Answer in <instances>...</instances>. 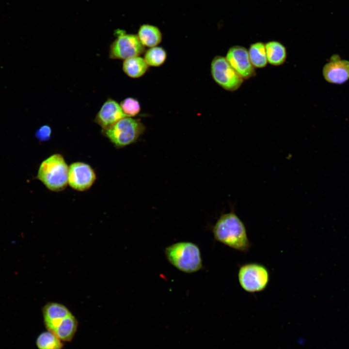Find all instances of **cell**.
<instances>
[{
  "mask_svg": "<svg viewBox=\"0 0 349 349\" xmlns=\"http://www.w3.org/2000/svg\"><path fill=\"white\" fill-rule=\"evenodd\" d=\"M212 233L216 241L236 251L247 253L252 247L245 225L233 207L219 217Z\"/></svg>",
  "mask_w": 349,
  "mask_h": 349,
  "instance_id": "cell-1",
  "label": "cell"
},
{
  "mask_svg": "<svg viewBox=\"0 0 349 349\" xmlns=\"http://www.w3.org/2000/svg\"><path fill=\"white\" fill-rule=\"evenodd\" d=\"M164 254L168 261L179 270L192 273L203 267L201 251L195 243L180 241L167 247Z\"/></svg>",
  "mask_w": 349,
  "mask_h": 349,
  "instance_id": "cell-2",
  "label": "cell"
},
{
  "mask_svg": "<svg viewBox=\"0 0 349 349\" xmlns=\"http://www.w3.org/2000/svg\"><path fill=\"white\" fill-rule=\"evenodd\" d=\"M69 166L63 156L59 153L53 154L40 164L36 178L49 190L60 191L68 185Z\"/></svg>",
  "mask_w": 349,
  "mask_h": 349,
  "instance_id": "cell-3",
  "label": "cell"
},
{
  "mask_svg": "<svg viewBox=\"0 0 349 349\" xmlns=\"http://www.w3.org/2000/svg\"><path fill=\"white\" fill-rule=\"evenodd\" d=\"M145 130L140 120L127 116L102 132L116 147L122 148L135 143Z\"/></svg>",
  "mask_w": 349,
  "mask_h": 349,
  "instance_id": "cell-4",
  "label": "cell"
},
{
  "mask_svg": "<svg viewBox=\"0 0 349 349\" xmlns=\"http://www.w3.org/2000/svg\"><path fill=\"white\" fill-rule=\"evenodd\" d=\"M238 279L243 290L249 293H255L266 289L270 281V274L264 265L250 262L240 266Z\"/></svg>",
  "mask_w": 349,
  "mask_h": 349,
  "instance_id": "cell-5",
  "label": "cell"
},
{
  "mask_svg": "<svg viewBox=\"0 0 349 349\" xmlns=\"http://www.w3.org/2000/svg\"><path fill=\"white\" fill-rule=\"evenodd\" d=\"M115 39L111 44L109 57L111 59L126 60L140 56L145 52V47L137 35L127 34L125 31L117 30Z\"/></svg>",
  "mask_w": 349,
  "mask_h": 349,
  "instance_id": "cell-6",
  "label": "cell"
},
{
  "mask_svg": "<svg viewBox=\"0 0 349 349\" xmlns=\"http://www.w3.org/2000/svg\"><path fill=\"white\" fill-rule=\"evenodd\" d=\"M210 72L214 81L227 91H237L244 81L222 56L217 55L213 58L210 64Z\"/></svg>",
  "mask_w": 349,
  "mask_h": 349,
  "instance_id": "cell-7",
  "label": "cell"
},
{
  "mask_svg": "<svg viewBox=\"0 0 349 349\" xmlns=\"http://www.w3.org/2000/svg\"><path fill=\"white\" fill-rule=\"evenodd\" d=\"M96 178L95 171L87 163L76 162L69 166L68 184L75 190L79 191L88 190Z\"/></svg>",
  "mask_w": 349,
  "mask_h": 349,
  "instance_id": "cell-8",
  "label": "cell"
},
{
  "mask_svg": "<svg viewBox=\"0 0 349 349\" xmlns=\"http://www.w3.org/2000/svg\"><path fill=\"white\" fill-rule=\"evenodd\" d=\"M229 63L243 79H249L256 74L249 59L248 49L241 46L230 47L225 57Z\"/></svg>",
  "mask_w": 349,
  "mask_h": 349,
  "instance_id": "cell-9",
  "label": "cell"
},
{
  "mask_svg": "<svg viewBox=\"0 0 349 349\" xmlns=\"http://www.w3.org/2000/svg\"><path fill=\"white\" fill-rule=\"evenodd\" d=\"M125 117L127 116L123 112L120 104L115 100L108 98L97 113L94 121L102 129H104Z\"/></svg>",
  "mask_w": 349,
  "mask_h": 349,
  "instance_id": "cell-10",
  "label": "cell"
},
{
  "mask_svg": "<svg viewBox=\"0 0 349 349\" xmlns=\"http://www.w3.org/2000/svg\"><path fill=\"white\" fill-rule=\"evenodd\" d=\"M71 314L68 308L61 303L55 302L46 303L42 309L46 328L52 333L62 320Z\"/></svg>",
  "mask_w": 349,
  "mask_h": 349,
  "instance_id": "cell-11",
  "label": "cell"
},
{
  "mask_svg": "<svg viewBox=\"0 0 349 349\" xmlns=\"http://www.w3.org/2000/svg\"><path fill=\"white\" fill-rule=\"evenodd\" d=\"M322 74L329 82L343 83L349 79V61L333 59L324 66Z\"/></svg>",
  "mask_w": 349,
  "mask_h": 349,
  "instance_id": "cell-12",
  "label": "cell"
},
{
  "mask_svg": "<svg viewBox=\"0 0 349 349\" xmlns=\"http://www.w3.org/2000/svg\"><path fill=\"white\" fill-rule=\"evenodd\" d=\"M265 44L268 63L275 66L283 64L287 58L285 46L281 42L274 40Z\"/></svg>",
  "mask_w": 349,
  "mask_h": 349,
  "instance_id": "cell-13",
  "label": "cell"
},
{
  "mask_svg": "<svg viewBox=\"0 0 349 349\" xmlns=\"http://www.w3.org/2000/svg\"><path fill=\"white\" fill-rule=\"evenodd\" d=\"M137 36L144 47L149 48L158 46L162 38L159 29L149 24L142 25L138 31Z\"/></svg>",
  "mask_w": 349,
  "mask_h": 349,
  "instance_id": "cell-14",
  "label": "cell"
},
{
  "mask_svg": "<svg viewBox=\"0 0 349 349\" xmlns=\"http://www.w3.org/2000/svg\"><path fill=\"white\" fill-rule=\"evenodd\" d=\"M149 66L144 59L140 56H135L124 61L122 69L124 72L131 78H139L143 76Z\"/></svg>",
  "mask_w": 349,
  "mask_h": 349,
  "instance_id": "cell-15",
  "label": "cell"
},
{
  "mask_svg": "<svg viewBox=\"0 0 349 349\" xmlns=\"http://www.w3.org/2000/svg\"><path fill=\"white\" fill-rule=\"evenodd\" d=\"M78 326L75 317L70 314L63 319L52 332L62 341H70L74 337Z\"/></svg>",
  "mask_w": 349,
  "mask_h": 349,
  "instance_id": "cell-16",
  "label": "cell"
},
{
  "mask_svg": "<svg viewBox=\"0 0 349 349\" xmlns=\"http://www.w3.org/2000/svg\"><path fill=\"white\" fill-rule=\"evenodd\" d=\"M250 60L255 68H263L268 64L265 44L261 42L252 43L248 49Z\"/></svg>",
  "mask_w": 349,
  "mask_h": 349,
  "instance_id": "cell-17",
  "label": "cell"
},
{
  "mask_svg": "<svg viewBox=\"0 0 349 349\" xmlns=\"http://www.w3.org/2000/svg\"><path fill=\"white\" fill-rule=\"evenodd\" d=\"M38 349H61L62 341L53 333L47 331L40 333L36 340Z\"/></svg>",
  "mask_w": 349,
  "mask_h": 349,
  "instance_id": "cell-18",
  "label": "cell"
},
{
  "mask_svg": "<svg viewBox=\"0 0 349 349\" xmlns=\"http://www.w3.org/2000/svg\"><path fill=\"white\" fill-rule=\"evenodd\" d=\"M167 57L166 50L162 47L156 46L145 51L143 59L149 66L159 67L165 62Z\"/></svg>",
  "mask_w": 349,
  "mask_h": 349,
  "instance_id": "cell-19",
  "label": "cell"
},
{
  "mask_svg": "<svg viewBox=\"0 0 349 349\" xmlns=\"http://www.w3.org/2000/svg\"><path fill=\"white\" fill-rule=\"evenodd\" d=\"M120 107L127 117H134L138 115L141 111L140 103L138 100L133 97H127L122 100Z\"/></svg>",
  "mask_w": 349,
  "mask_h": 349,
  "instance_id": "cell-20",
  "label": "cell"
},
{
  "mask_svg": "<svg viewBox=\"0 0 349 349\" xmlns=\"http://www.w3.org/2000/svg\"><path fill=\"white\" fill-rule=\"evenodd\" d=\"M51 132V128L49 126L44 125L38 129L35 136L41 141H47L50 138Z\"/></svg>",
  "mask_w": 349,
  "mask_h": 349,
  "instance_id": "cell-21",
  "label": "cell"
}]
</instances>
